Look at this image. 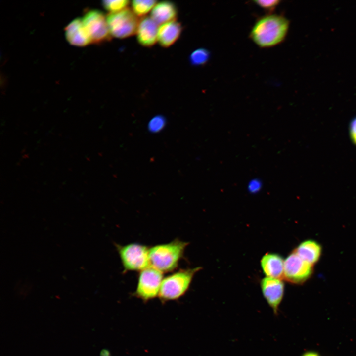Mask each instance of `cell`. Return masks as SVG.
<instances>
[{"mask_svg":"<svg viewBox=\"0 0 356 356\" xmlns=\"http://www.w3.org/2000/svg\"><path fill=\"white\" fill-rule=\"evenodd\" d=\"M312 269V265L294 251L284 261L283 278L292 283L300 284L311 276Z\"/></svg>","mask_w":356,"mask_h":356,"instance_id":"cell-8","label":"cell"},{"mask_svg":"<svg viewBox=\"0 0 356 356\" xmlns=\"http://www.w3.org/2000/svg\"><path fill=\"white\" fill-rule=\"evenodd\" d=\"M188 244L176 239L151 247L149 250L150 266L163 273L174 271L178 267Z\"/></svg>","mask_w":356,"mask_h":356,"instance_id":"cell-2","label":"cell"},{"mask_svg":"<svg viewBox=\"0 0 356 356\" xmlns=\"http://www.w3.org/2000/svg\"><path fill=\"white\" fill-rule=\"evenodd\" d=\"M350 134L353 141L356 144V118L351 123Z\"/></svg>","mask_w":356,"mask_h":356,"instance_id":"cell-22","label":"cell"},{"mask_svg":"<svg viewBox=\"0 0 356 356\" xmlns=\"http://www.w3.org/2000/svg\"><path fill=\"white\" fill-rule=\"evenodd\" d=\"M165 119L161 115H157L152 118L149 124L150 131L156 133L161 130L165 125Z\"/></svg>","mask_w":356,"mask_h":356,"instance_id":"cell-19","label":"cell"},{"mask_svg":"<svg viewBox=\"0 0 356 356\" xmlns=\"http://www.w3.org/2000/svg\"><path fill=\"white\" fill-rule=\"evenodd\" d=\"M158 25L150 17L144 16L139 21L136 34L138 43L151 47L157 41Z\"/></svg>","mask_w":356,"mask_h":356,"instance_id":"cell-10","label":"cell"},{"mask_svg":"<svg viewBox=\"0 0 356 356\" xmlns=\"http://www.w3.org/2000/svg\"><path fill=\"white\" fill-rule=\"evenodd\" d=\"M301 356H320V355L315 351H308L303 353Z\"/></svg>","mask_w":356,"mask_h":356,"instance_id":"cell-23","label":"cell"},{"mask_svg":"<svg viewBox=\"0 0 356 356\" xmlns=\"http://www.w3.org/2000/svg\"><path fill=\"white\" fill-rule=\"evenodd\" d=\"M137 17L128 8L108 14L106 18L111 36L124 39L135 34L139 21Z\"/></svg>","mask_w":356,"mask_h":356,"instance_id":"cell-5","label":"cell"},{"mask_svg":"<svg viewBox=\"0 0 356 356\" xmlns=\"http://www.w3.org/2000/svg\"><path fill=\"white\" fill-rule=\"evenodd\" d=\"M119 255L124 272L140 271L150 267L148 247L137 243L125 245L115 244Z\"/></svg>","mask_w":356,"mask_h":356,"instance_id":"cell-4","label":"cell"},{"mask_svg":"<svg viewBox=\"0 0 356 356\" xmlns=\"http://www.w3.org/2000/svg\"><path fill=\"white\" fill-rule=\"evenodd\" d=\"M201 267L181 269L164 278L158 297L162 302L175 300L188 290L194 275Z\"/></svg>","mask_w":356,"mask_h":356,"instance_id":"cell-3","label":"cell"},{"mask_svg":"<svg viewBox=\"0 0 356 356\" xmlns=\"http://www.w3.org/2000/svg\"><path fill=\"white\" fill-rule=\"evenodd\" d=\"M163 278L162 272L150 266L139 271L134 295L144 301L158 296Z\"/></svg>","mask_w":356,"mask_h":356,"instance_id":"cell-6","label":"cell"},{"mask_svg":"<svg viewBox=\"0 0 356 356\" xmlns=\"http://www.w3.org/2000/svg\"><path fill=\"white\" fill-rule=\"evenodd\" d=\"M156 0H134L131 1L132 10L137 16H145L157 3Z\"/></svg>","mask_w":356,"mask_h":356,"instance_id":"cell-16","label":"cell"},{"mask_svg":"<svg viewBox=\"0 0 356 356\" xmlns=\"http://www.w3.org/2000/svg\"><path fill=\"white\" fill-rule=\"evenodd\" d=\"M254 2L260 7L269 11H273L281 2L278 0H255Z\"/></svg>","mask_w":356,"mask_h":356,"instance_id":"cell-20","label":"cell"},{"mask_svg":"<svg viewBox=\"0 0 356 356\" xmlns=\"http://www.w3.org/2000/svg\"><path fill=\"white\" fill-rule=\"evenodd\" d=\"M82 20L91 43L99 44L110 39L107 18L102 11L97 9L89 10Z\"/></svg>","mask_w":356,"mask_h":356,"instance_id":"cell-7","label":"cell"},{"mask_svg":"<svg viewBox=\"0 0 356 356\" xmlns=\"http://www.w3.org/2000/svg\"><path fill=\"white\" fill-rule=\"evenodd\" d=\"M294 252L303 260L313 265L320 257L321 247L317 242L308 240L300 243Z\"/></svg>","mask_w":356,"mask_h":356,"instance_id":"cell-15","label":"cell"},{"mask_svg":"<svg viewBox=\"0 0 356 356\" xmlns=\"http://www.w3.org/2000/svg\"><path fill=\"white\" fill-rule=\"evenodd\" d=\"M210 51L205 48H199L194 50L190 54V63L194 66H200L206 64L210 58Z\"/></svg>","mask_w":356,"mask_h":356,"instance_id":"cell-17","label":"cell"},{"mask_svg":"<svg viewBox=\"0 0 356 356\" xmlns=\"http://www.w3.org/2000/svg\"><path fill=\"white\" fill-rule=\"evenodd\" d=\"M261 287L266 301L274 314L277 315L279 307L284 296L283 282L280 279L266 277L262 280Z\"/></svg>","mask_w":356,"mask_h":356,"instance_id":"cell-9","label":"cell"},{"mask_svg":"<svg viewBox=\"0 0 356 356\" xmlns=\"http://www.w3.org/2000/svg\"><path fill=\"white\" fill-rule=\"evenodd\" d=\"M181 24L176 20L159 26L157 41L161 46L169 47L179 38L182 32Z\"/></svg>","mask_w":356,"mask_h":356,"instance_id":"cell-12","label":"cell"},{"mask_svg":"<svg viewBox=\"0 0 356 356\" xmlns=\"http://www.w3.org/2000/svg\"><path fill=\"white\" fill-rule=\"evenodd\" d=\"M65 35L67 41L76 46H85L91 43L81 18L72 20L66 27Z\"/></svg>","mask_w":356,"mask_h":356,"instance_id":"cell-11","label":"cell"},{"mask_svg":"<svg viewBox=\"0 0 356 356\" xmlns=\"http://www.w3.org/2000/svg\"><path fill=\"white\" fill-rule=\"evenodd\" d=\"M262 184L260 180L254 179L249 182L248 188L250 192L256 193L261 188Z\"/></svg>","mask_w":356,"mask_h":356,"instance_id":"cell-21","label":"cell"},{"mask_svg":"<svg viewBox=\"0 0 356 356\" xmlns=\"http://www.w3.org/2000/svg\"><path fill=\"white\" fill-rule=\"evenodd\" d=\"M130 1L128 0H103V7L110 13H116L127 8Z\"/></svg>","mask_w":356,"mask_h":356,"instance_id":"cell-18","label":"cell"},{"mask_svg":"<svg viewBox=\"0 0 356 356\" xmlns=\"http://www.w3.org/2000/svg\"><path fill=\"white\" fill-rule=\"evenodd\" d=\"M261 264L267 277L280 279L283 278L284 261L279 255L266 254L262 257Z\"/></svg>","mask_w":356,"mask_h":356,"instance_id":"cell-13","label":"cell"},{"mask_svg":"<svg viewBox=\"0 0 356 356\" xmlns=\"http://www.w3.org/2000/svg\"><path fill=\"white\" fill-rule=\"evenodd\" d=\"M178 9L170 1H162L156 4L151 12L150 17L158 24L161 25L176 20Z\"/></svg>","mask_w":356,"mask_h":356,"instance_id":"cell-14","label":"cell"},{"mask_svg":"<svg viewBox=\"0 0 356 356\" xmlns=\"http://www.w3.org/2000/svg\"><path fill=\"white\" fill-rule=\"evenodd\" d=\"M289 21L281 15L272 14L259 18L250 33V38L261 48H269L281 43L285 39Z\"/></svg>","mask_w":356,"mask_h":356,"instance_id":"cell-1","label":"cell"}]
</instances>
